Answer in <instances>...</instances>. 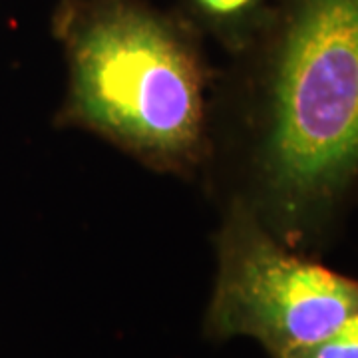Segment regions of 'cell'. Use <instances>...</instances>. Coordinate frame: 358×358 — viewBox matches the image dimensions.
Masks as SVG:
<instances>
[{"label": "cell", "instance_id": "obj_1", "mask_svg": "<svg viewBox=\"0 0 358 358\" xmlns=\"http://www.w3.org/2000/svg\"><path fill=\"white\" fill-rule=\"evenodd\" d=\"M257 152V215L320 243L358 187V0H277Z\"/></svg>", "mask_w": 358, "mask_h": 358}, {"label": "cell", "instance_id": "obj_5", "mask_svg": "<svg viewBox=\"0 0 358 358\" xmlns=\"http://www.w3.org/2000/svg\"><path fill=\"white\" fill-rule=\"evenodd\" d=\"M195 6L213 20H245L263 8L265 0H193Z\"/></svg>", "mask_w": 358, "mask_h": 358}, {"label": "cell", "instance_id": "obj_2", "mask_svg": "<svg viewBox=\"0 0 358 358\" xmlns=\"http://www.w3.org/2000/svg\"><path fill=\"white\" fill-rule=\"evenodd\" d=\"M54 26L70 64L72 114L150 162H192L203 88L178 26L141 0H66Z\"/></svg>", "mask_w": 358, "mask_h": 358}, {"label": "cell", "instance_id": "obj_4", "mask_svg": "<svg viewBox=\"0 0 358 358\" xmlns=\"http://www.w3.org/2000/svg\"><path fill=\"white\" fill-rule=\"evenodd\" d=\"M281 358H358V313L317 343L293 348Z\"/></svg>", "mask_w": 358, "mask_h": 358}, {"label": "cell", "instance_id": "obj_3", "mask_svg": "<svg viewBox=\"0 0 358 358\" xmlns=\"http://www.w3.org/2000/svg\"><path fill=\"white\" fill-rule=\"evenodd\" d=\"M358 313V279L294 253L255 209L237 205L219 241L207 315L215 338H253L271 358L317 343Z\"/></svg>", "mask_w": 358, "mask_h": 358}]
</instances>
